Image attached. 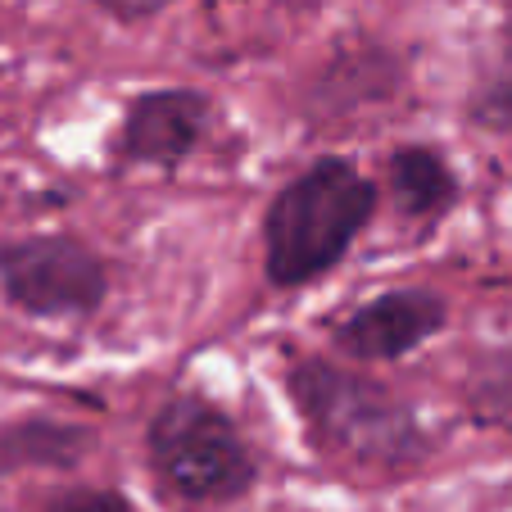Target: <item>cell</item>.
<instances>
[{
	"label": "cell",
	"mask_w": 512,
	"mask_h": 512,
	"mask_svg": "<svg viewBox=\"0 0 512 512\" xmlns=\"http://www.w3.org/2000/svg\"><path fill=\"white\" fill-rule=\"evenodd\" d=\"M377 209V186L345 159H318L304 168L272 200L263 245H268V277L277 286H304V281L331 272L354 236L368 227Z\"/></svg>",
	"instance_id": "1"
},
{
	"label": "cell",
	"mask_w": 512,
	"mask_h": 512,
	"mask_svg": "<svg viewBox=\"0 0 512 512\" xmlns=\"http://www.w3.org/2000/svg\"><path fill=\"white\" fill-rule=\"evenodd\" d=\"M290 395L300 399L304 422L327 449L368 467H404L426 454L404 399L381 390L377 381L345 372L322 358H304L290 372Z\"/></svg>",
	"instance_id": "2"
},
{
	"label": "cell",
	"mask_w": 512,
	"mask_h": 512,
	"mask_svg": "<svg viewBox=\"0 0 512 512\" xmlns=\"http://www.w3.org/2000/svg\"><path fill=\"white\" fill-rule=\"evenodd\" d=\"M145 445L159 476L186 499H236L254 485V458L241 431L200 395L168 399L145 431Z\"/></svg>",
	"instance_id": "3"
},
{
	"label": "cell",
	"mask_w": 512,
	"mask_h": 512,
	"mask_svg": "<svg viewBox=\"0 0 512 512\" xmlns=\"http://www.w3.org/2000/svg\"><path fill=\"white\" fill-rule=\"evenodd\" d=\"M0 286L37 318H87L105 300V263L68 236H32L0 250Z\"/></svg>",
	"instance_id": "4"
},
{
	"label": "cell",
	"mask_w": 512,
	"mask_h": 512,
	"mask_svg": "<svg viewBox=\"0 0 512 512\" xmlns=\"http://www.w3.org/2000/svg\"><path fill=\"white\" fill-rule=\"evenodd\" d=\"M445 300L431 290H386L340 322V345L363 363H395L445 327Z\"/></svg>",
	"instance_id": "5"
},
{
	"label": "cell",
	"mask_w": 512,
	"mask_h": 512,
	"mask_svg": "<svg viewBox=\"0 0 512 512\" xmlns=\"http://www.w3.org/2000/svg\"><path fill=\"white\" fill-rule=\"evenodd\" d=\"M204 127H209V100L200 91H145L127 105L118 145L127 159L141 164H177L200 145Z\"/></svg>",
	"instance_id": "6"
},
{
	"label": "cell",
	"mask_w": 512,
	"mask_h": 512,
	"mask_svg": "<svg viewBox=\"0 0 512 512\" xmlns=\"http://www.w3.org/2000/svg\"><path fill=\"white\" fill-rule=\"evenodd\" d=\"M390 191L408 218H440L458 200V177L431 145H404L390 159Z\"/></svg>",
	"instance_id": "7"
},
{
	"label": "cell",
	"mask_w": 512,
	"mask_h": 512,
	"mask_svg": "<svg viewBox=\"0 0 512 512\" xmlns=\"http://www.w3.org/2000/svg\"><path fill=\"white\" fill-rule=\"evenodd\" d=\"M467 118L481 127H494V132H508L512 127V41L476 78V91L467 100Z\"/></svg>",
	"instance_id": "8"
},
{
	"label": "cell",
	"mask_w": 512,
	"mask_h": 512,
	"mask_svg": "<svg viewBox=\"0 0 512 512\" xmlns=\"http://www.w3.org/2000/svg\"><path fill=\"white\" fill-rule=\"evenodd\" d=\"M50 512H127L114 494H78V499H64L55 503Z\"/></svg>",
	"instance_id": "9"
},
{
	"label": "cell",
	"mask_w": 512,
	"mask_h": 512,
	"mask_svg": "<svg viewBox=\"0 0 512 512\" xmlns=\"http://www.w3.org/2000/svg\"><path fill=\"white\" fill-rule=\"evenodd\" d=\"M109 14H118V19H150V14H159L168 5V0H100Z\"/></svg>",
	"instance_id": "10"
}]
</instances>
